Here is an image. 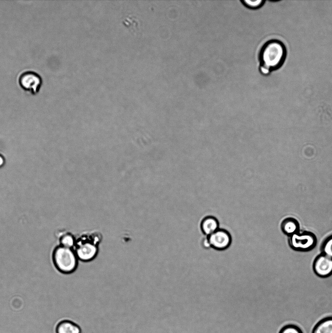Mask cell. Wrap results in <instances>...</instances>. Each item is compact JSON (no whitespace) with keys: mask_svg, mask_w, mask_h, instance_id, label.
I'll use <instances>...</instances> for the list:
<instances>
[{"mask_svg":"<svg viewBox=\"0 0 332 333\" xmlns=\"http://www.w3.org/2000/svg\"><path fill=\"white\" fill-rule=\"evenodd\" d=\"M286 48L279 40L272 39L266 41L261 47L259 55V71L264 75H269L283 64L286 57Z\"/></svg>","mask_w":332,"mask_h":333,"instance_id":"cell-1","label":"cell"},{"mask_svg":"<svg viewBox=\"0 0 332 333\" xmlns=\"http://www.w3.org/2000/svg\"><path fill=\"white\" fill-rule=\"evenodd\" d=\"M74 250L79 260L84 262L94 260L99 253L102 235L97 231H84L75 236Z\"/></svg>","mask_w":332,"mask_h":333,"instance_id":"cell-2","label":"cell"},{"mask_svg":"<svg viewBox=\"0 0 332 333\" xmlns=\"http://www.w3.org/2000/svg\"><path fill=\"white\" fill-rule=\"evenodd\" d=\"M52 260L55 268L64 274L74 273L78 265L79 260L74 249L59 245L53 251Z\"/></svg>","mask_w":332,"mask_h":333,"instance_id":"cell-3","label":"cell"},{"mask_svg":"<svg viewBox=\"0 0 332 333\" xmlns=\"http://www.w3.org/2000/svg\"><path fill=\"white\" fill-rule=\"evenodd\" d=\"M19 86L24 91L35 95L39 91L43 83L41 76L34 70H25L19 74L18 78Z\"/></svg>","mask_w":332,"mask_h":333,"instance_id":"cell-4","label":"cell"},{"mask_svg":"<svg viewBox=\"0 0 332 333\" xmlns=\"http://www.w3.org/2000/svg\"><path fill=\"white\" fill-rule=\"evenodd\" d=\"M290 247L296 251H308L312 250L316 244L315 235L310 232H299L289 237Z\"/></svg>","mask_w":332,"mask_h":333,"instance_id":"cell-5","label":"cell"},{"mask_svg":"<svg viewBox=\"0 0 332 333\" xmlns=\"http://www.w3.org/2000/svg\"><path fill=\"white\" fill-rule=\"evenodd\" d=\"M315 274L321 277H327L332 274V258L322 253L315 258L313 263Z\"/></svg>","mask_w":332,"mask_h":333,"instance_id":"cell-6","label":"cell"},{"mask_svg":"<svg viewBox=\"0 0 332 333\" xmlns=\"http://www.w3.org/2000/svg\"><path fill=\"white\" fill-rule=\"evenodd\" d=\"M211 247L217 250H223L227 248L231 243V236L226 230L219 229L208 236Z\"/></svg>","mask_w":332,"mask_h":333,"instance_id":"cell-7","label":"cell"},{"mask_svg":"<svg viewBox=\"0 0 332 333\" xmlns=\"http://www.w3.org/2000/svg\"><path fill=\"white\" fill-rule=\"evenodd\" d=\"M55 333H81L80 327L74 322L64 319L59 321L55 329Z\"/></svg>","mask_w":332,"mask_h":333,"instance_id":"cell-8","label":"cell"},{"mask_svg":"<svg viewBox=\"0 0 332 333\" xmlns=\"http://www.w3.org/2000/svg\"><path fill=\"white\" fill-rule=\"evenodd\" d=\"M201 227L202 232L208 236L219 229V223L215 217L208 216L202 220Z\"/></svg>","mask_w":332,"mask_h":333,"instance_id":"cell-9","label":"cell"},{"mask_svg":"<svg viewBox=\"0 0 332 333\" xmlns=\"http://www.w3.org/2000/svg\"><path fill=\"white\" fill-rule=\"evenodd\" d=\"M281 228L285 234L290 236L299 232V224L295 218L288 217L281 222Z\"/></svg>","mask_w":332,"mask_h":333,"instance_id":"cell-10","label":"cell"},{"mask_svg":"<svg viewBox=\"0 0 332 333\" xmlns=\"http://www.w3.org/2000/svg\"><path fill=\"white\" fill-rule=\"evenodd\" d=\"M312 333H332V316L320 320L314 326Z\"/></svg>","mask_w":332,"mask_h":333,"instance_id":"cell-11","label":"cell"},{"mask_svg":"<svg viewBox=\"0 0 332 333\" xmlns=\"http://www.w3.org/2000/svg\"><path fill=\"white\" fill-rule=\"evenodd\" d=\"M75 236L72 233L65 231L60 234L58 237L59 245L74 249L75 243Z\"/></svg>","mask_w":332,"mask_h":333,"instance_id":"cell-12","label":"cell"},{"mask_svg":"<svg viewBox=\"0 0 332 333\" xmlns=\"http://www.w3.org/2000/svg\"><path fill=\"white\" fill-rule=\"evenodd\" d=\"M321 250L322 253L332 258V235L324 240L321 246Z\"/></svg>","mask_w":332,"mask_h":333,"instance_id":"cell-13","label":"cell"},{"mask_svg":"<svg viewBox=\"0 0 332 333\" xmlns=\"http://www.w3.org/2000/svg\"><path fill=\"white\" fill-rule=\"evenodd\" d=\"M240 2L246 8L250 9H257L261 7L265 2L264 0H240Z\"/></svg>","mask_w":332,"mask_h":333,"instance_id":"cell-14","label":"cell"},{"mask_svg":"<svg viewBox=\"0 0 332 333\" xmlns=\"http://www.w3.org/2000/svg\"><path fill=\"white\" fill-rule=\"evenodd\" d=\"M279 333H302V332L297 326L289 324L284 326L280 330Z\"/></svg>","mask_w":332,"mask_h":333,"instance_id":"cell-15","label":"cell"},{"mask_svg":"<svg viewBox=\"0 0 332 333\" xmlns=\"http://www.w3.org/2000/svg\"><path fill=\"white\" fill-rule=\"evenodd\" d=\"M5 164V158L0 153V168L4 166Z\"/></svg>","mask_w":332,"mask_h":333,"instance_id":"cell-16","label":"cell"}]
</instances>
